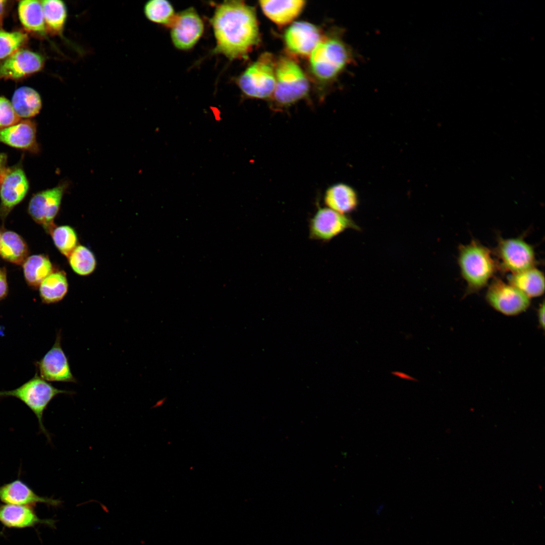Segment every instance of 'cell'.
Returning a JSON list of instances; mask_svg holds the SVG:
<instances>
[{"label":"cell","instance_id":"cell-28","mask_svg":"<svg viewBox=\"0 0 545 545\" xmlns=\"http://www.w3.org/2000/svg\"><path fill=\"white\" fill-rule=\"evenodd\" d=\"M146 17L150 21L170 27L176 14L171 4L166 0H151L144 7Z\"/></svg>","mask_w":545,"mask_h":545},{"label":"cell","instance_id":"cell-16","mask_svg":"<svg viewBox=\"0 0 545 545\" xmlns=\"http://www.w3.org/2000/svg\"><path fill=\"white\" fill-rule=\"evenodd\" d=\"M36 125L25 120L7 128L0 129V142L19 149L32 153L39 151L36 140Z\"/></svg>","mask_w":545,"mask_h":545},{"label":"cell","instance_id":"cell-2","mask_svg":"<svg viewBox=\"0 0 545 545\" xmlns=\"http://www.w3.org/2000/svg\"><path fill=\"white\" fill-rule=\"evenodd\" d=\"M458 260L468 292L471 293L485 286L497 266L490 250L475 240L459 247Z\"/></svg>","mask_w":545,"mask_h":545},{"label":"cell","instance_id":"cell-19","mask_svg":"<svg viewBox=\"0 0 545 545\" xmlns=\"http://www.w3.org/2000/svg\"><path fill=\"white\" fill-rule=\"evenodd\" d=\"M323 201L327 207L346 215L356 209L359 200L356 192L352 187L339 183L328 188L323 196Z\"/></svg>","mask_w":545,"mask_h":545},{"label":"cell","instance_id":"cell-4","mask_svg":"<svg viewBox=\"0 0 545 545\" xmlns=\"http://www.w3.org/2000/svg\"><path fill=\"white\" fill-rule=\"evenodd\" d=\"M62 394L72 395L73 392L56 388L38 376L37 372L32 378L20 387L11 391H0V398L13 397L24 403L34 413L40 431L50 442V435L43 424V415L50 402Z\"/></svg>","mask_w":545,"mask_h":545},{"label":"cell","instance_id":"cell-6","mask_svg":"<svg viewBox=\"0 0 545 545\" xmlns=\"http://www.w3.org/2000/svg\"><path fill=\"white\" fill-rule=\"evenodd\" d=\"M276 66L270 54H263L239 77L240 88L250 97H268L275 88Z\"/></svg>","mask_w":545,"mask_h":545},{"label":"cell","instance_id":"cell-37","mask_svg":"<svg viewBox=\"0 0 545 545\" xmlns=\"http://www.w3.org/2000/svg\"><path fill=\"white\" fill-rule=\"evenodd\" d=\"M7 1L4 0H0V22L2 23V16L4 13V9L6 6Z\"/></svg>","mask_w":545,"mask_h":545},{"label":"cell","instance_id":"cell-29","mask_svg":"<svg viewBox=\"0 0 545 545\" xmlns=\"http://www.w3.org/2000/svg\"><path fill=\"white\" fill-rule=\"evenodd\" d=\"M69 262L74 271L81 276L91 274L96 264L93 253L83 245L75 248L69 256Z\"/></svg>","mask_w":545,"mask_h":545},{"label":"cell","instance_id":"cell-20","mask_svg":"<svg viewBox=\"0 0 545 545\" xmlns=\"http://www.w3.org/2000/svg\"><path fill=\"white\" fill-rule=\"evenodd\" d=\"M260 5L264 14L277 24L284 25L290 23L302 11L305 1H260Z\"/></svg>","mask_w":545,"mask_h":545},{"label":"cell","instance_id":"cell-32","mask_svg":"<svg viewBox=\"0 0 545 545\" xmlns=\"http://www.w3.org/2000/svg\"><path fill=\"white\" fill-rule=\"evenodd\" d=\"M20 120L11 102L5 97L0 96V129L16 124Z\"/></svg>","mask_w":545,"mask_h":545},{"label":"cell","instance_id":"cell-11","mask_svg":"<svg viewBox=\"0 0 545 545\" xmlns=\"http://www.w3.org/2000/svg\"><path fill=\"white\" fill-rule=\"evenodd\" d=\"M171 36L175 46L181 50L192 48L204 30L203 21L193 8L176 14L171 26Z\"/></svg>","mask_w":545,"mask_h":545},{"label":"cell","instance_id":"cell-26","mask_svg":"<svg viewBox=\"0 0 545 545\" xmlns=\"http://www.w3.org/2000/svg\"><path fill=\"white\" fill-rule=\"evenodd\" d=\"M25 280L32 287H37L52 272V265L49 258L42 254L30 256L23 265Z\"/></svg>","mask_w":545,"mask_h":545},{"label":"cell","instance_id":"cell-25","mask_svg":"<svg viewBox=\"0 0 545 545\" xmlns=\"http://www.w3.org/2000/svg\"><path fill=\"white\" fill-rule=\"evenodd\" d=\"M68 288V281L65 273L63 271L52 272L40 285V296L45 303H56L64 298Z\"/></svg>","mask_w":545,"mask_h":545},{"label":"cell","instance_id":"cell-18","mask_svg":"<svg viewBox=\"0 0 545 545\" xmlns=\"http://www.w3.org/2000/svg\"><path fill=\"white\" fill-rule=\"evenodd\" d=\"M0 522L9 528L23 529L39 524L52 526L54 521L39 518L32 506L6 504L0 505Z\"/></svg>","mask_w":545,"mask_h":545},{"label":"cell","instance_id":"cell-12","mask_svg":"<svg viewBox=\"0 0 545 545\" xmlns=\"http://www.w3.org/2000/svg\"><path fill=\"white\" fill-rule=\"evenodd\" d=\"M61 332H58L51 349L36 363L40 377L48 382L76 383L68 357L61 346Z\"/></svg>","mask_w":545,"mask_h":545},{"label":"cell","instance_id":"cell-1","mask_svg":"<svg viewBox=\"0 0 545 545\" xmlns=\"http://www.w3.org/2000/svg\"><path fill=\"white\" fill-rule=\"evenodd\" d=\"M211 23L216 40L213 52L230 60L245 59L258 42L255 12L242 1L218 5Z\"/></svg>","mask_w":545,"mask_h":545},{"label":"cell","instance_id":"cell-22","mask_svg":"<svg viewBox=\"0 0 545 545\" xmlns=\"http://www.w3.org/2000/svg\"><path fill=\"white\" fill-rule=\"evenodd\" d=\"M12 105L18 116L29 118L37 115L42 107L39 93L33 88L22 86L16 89L12 96Z\"/></svg>","mask_w":545,"mask_h":545},{"label":"cell","instance_id":"cell-23","mask_svg":"<svg viewBox=\"0 0 545 545\" xmlns=\"http://www.w3.org/2000/svg\"><path fill=\"white\" fill-rule=\"evenodd\" d=\"M18 11L20 21L25 29L41 35L45 34L46 26L40 1H20Z\"/></svg>","mask_w":545,"mask_h":545},{"label":"cell","instance_id":"cell-38","mask_svg":"<svg viewBox=\"0 0 545 545\" xmlns=\"http://www.w3.org/2000/svg\"><path fill=\"white\" fill-rule=\"evenodd\" d=\"M165 400H166V398H165L161 399V400L159 401L158 402H157L156 403L155 406H160V405H162V404L165 401Z\"/></svg>","mask_w":545,"mask_h":545},{"label":"cell","instance_id":"cell-7","mask_svg":"<svg viewBox=\"0 0 545 545\" xmlns=\"http://www.w3.org/2000/svg\"><path fill=\"white\" fill-rule=\"evenodd\" d=\"M317 206L308 222L310 239L326 243L347 229L360 230L359 226L346 215L327 207H321L318 203Z\"/></svg>","mask_w":545,"mask_h":545},{"label":"cell","instance_id":"cell-8","mask_svg":"<svg viewBox=\"0 0 545 545\" xmlns=\"http://www.w3.org/2000/svg\"><path fill=\"white\" fill-rule=\"evenodd\" d=\"M495 253L497 266L512 274L534 267L533 248L521 238H500Z\"/></svg>","mask_w":545,"mask_h":545},{"label":"cell","instance_id":"cell-15","mask_svg":"<svg viewBox=\"0 0 545 545\" xmlns=\"http://www.w3.org/2000/svg\"><path fill=\"white\" fill-rule=\"evenodd\" d=\"M285 41L288 49L300 56L309 55L321 41L319 29L304 21L294 23L286 31Z\"/></svg>","mask_w":545,"mask_h":545},{"label":"cell","instance_id":"cell-13","mask_svg":"<svg viewBox=\"0 0 545 545\" xmlns=\"http://www.w3.org/2000/svg\"><path fill=\"white\" fill-rule=\"evenodd\" d=\"M29 188L28 180L21 166L6 168L0 183V216H6L21 202Z\"/></svg>","mask_w":545,"mask_h":545},{"label":"cell","instance_id":"cell-24","mask_svg":"<svg viewBox=\"0 0 545 545\" xmlns=\"http://www.w3.org/2000/svg\"><path fill=\"white\" fill-rule=\"evenodd\" d=\"M28 249L18 234L6 231L1 235L0 254L5 260L16 264H23L27 258Z\"/></svg>","mask_w":545,"mask_h":545},{"label":"cell","instance_id":"cell-21","mask_svg":"<svg viewBox=\"0 0 545 545\" xmlns=\"http://www.w3.org/2000/svg\"><path fill=\"white\" fill-rule=\"evenodd\" d=\"M509 282L529 298L541 296L544 293V275L535 267L512 274Z\"/></svg>","mask_w":545,"mask_h":545},{"label":"cell","instance_id":"cell-3","mask_svg":"<svg viewBox=\"0 0 545 545\" xmlns=\"http://www.w3.org/2000/svg\"><path fill=\"white\" fill-rule=\"evenodd\" d=\"M350 49L338 37L321 40L311 53L310 63L314 75L323 80L336 77L352 60Z\"/></svg>","mask_w":545,"mask_h":545},{"label":"cell","instance_id":"cell-17","mask_svg":"<svg viewBox=\"0 0 545 545\" xmlns=\"http://www.w3.org/2000/svg\"><path fill=\"white\" fill-rule=\"evenodd\" d=\"M0 500L7 504L30 506L40 503L57 506L61 503L60 500L38 496L20 479L0 486Z\"/></svg>","mask_w":545,"mask_h":545},{"label":"cell","instance_id":"cell-36","mask_svg":"<svg viewBox=\"0 0 545 545\" xmlns=\"http://www.w3.org/2000/svg\"><path fill=\"white\" fill-rule=\"evenodd\" d=\"M7 158V155L6 153L0 152V172L6 169Z\"/></svg>","mask_w":545,"mask_h":545},{"label":"cell","instance_id":"cell-39","mask_svg":"<svg viewBox=\"0 0 545 545\" xmlns=\"http://www.w3.org/2000/svg\"><path fill=\"white\" fill-rule=\"evenodd\" d=\"M6 169L5 170H4L3 171H2L1 172H0V183H1L2 180L3 178Z\"/></svg>","mask_w":545,"mask_h":545},{"label":"cell","instance_id":"cell-14","mask_svg":"<svg viewBox=\"0 0 545 545\" xmlns=\"http://www.w3.org/2000/svg\"><path fill=\"white\" fill-rule=\"evenodd\" d=\"M43 58L26 49L18 50L0 65V79H17L39 71Z\"/></svg>","mask_w":545,"mask_h":545},{"label":"cell","instance_id":"cell-34","mask_svg":"<svg viewBox=\"0 0 545 545\" xmlns=\"http://www.w3.org/2000/svg\"><path fill=\"white\" fill-rule=\"evenodd\" d=\"M537 318L540 326L544 329V302L539 306L537 310Z\"/></svg>","mask_w":545,"mask_h":545},{"label":"cell","instance_id":"cell-10","mask_svg":"<svg viewBox=\"0 0 545 545\" xmlns=\"http://www.w3.org/2000/svg\"><path fill=\"white\" fill-rule=\"evenodd\" d=\"M486 300L495 310L508 316L525 311L530 304V298L509 283L494 279L489 285Z\"/></svg>","mask_w":545,"mask_h":545},{"label":"cell","instance_id":"cell-5","mask_svg":"<svg viewBox=\"0 0 545 545\" xmlns=\"http://www.w3.org/2000/svg\"><path fill=\"white\" fill-rule=\"evenodd\" d=\"M308 90V80L298 64L288 58L281 59L276 66L277 105L288 106L305 96Z\"/></svg>","mask_w":545,"mask_h":545},{"label":"cell","instance_id":"cell-33","mask_svg":"<svg viewBox=\"0 0 545 545\" xmlns=\"http://www.w3.org/2000/svg\"><path fill=\"white\" fill-rule=\"evenodd\" d=\"M8 293V285L6 271L5 268L0 267V300L4 298Z\"/></svg>","mask_w":545,"mask_h":545},{"label":"cell","instance_id":"cell-40","mask_svg":"<svg viewBox=\"0 0 545 545\" xmlns=\"http://www.w3.org/2000/svg\"><path fill=\"white\" fill-rule=\"evenodd\" d=\"M1 235L0 234V244H1Z\"/></svg>","mask_w":545,"mask_h":545},{"label":"cell","instance_id":"cell-35","mask_svg":"<svg viewBox=\"0 0 545 545\" xmlns=\"http://www.w3.org/2000/svg\"><path fill=\"white\" fill-rule=\"evenodd\" d=\"M392 374L399 378H402L405 380L416 382L417 380L415 378L411 375L399 371H394L392 372Z\"/></svg>","mask_w":545,"mask_h":545},{"label":"cell","instance_id":"cell-9","mask_svg":"<svg viewBox=\"0 0 545 545\" xmlns=\"http://www.w3.org/2000/svg\"><path fill=\"white\" fill-rule=\"evenodd\" d=\"M68 186L67 182H61L53 188L37 192L30 200L28 208L29 214L48 233H51L54 229V219Z\"/></svg>","mask_w":545,"mask_h":545},{"label":"cell","instance_id":"cell-31","mask_svg":"<svg viewBox=\"0 0 545 545\" xmlns=\"http://www.w3.org/2000/svg\"><path fill=\"white\" fill-rule=\"evenodd\" d=\"M27 39L26 34L22 32L0 29V60L7 59L18 50Z\"/></svg>","mask_w":545,"mask_h":545},{"label":"cell","instance_id":"cell-27","mask_svg":"<svg viewBox=\"0 0 545 545\" xmlns=\"http://www.w3.org/2000/svg\"><path fill=\"white\" fill-rule=\"evenodd\" d=\"M46 27L55 34H61L65 27L68 16L65 3L60 0L40 1Z\"/></svg>","mask_w":545,"mask_h":545},{"label":"cell","instance_id":"cell-30","mask_svg":"<svg viewBox=\"0 0 545 545\" xmlns=\"http://www.w3.org/2000/svg\"><path fill=\"white\" fill-rule=\"evenodd\" d=\"M54 244L60 252L67 257L76 247L77 236L75 230L69 226H61L51 232Z\"/></svg>","mask_w":545,"mask_h":545}]
</instances>
